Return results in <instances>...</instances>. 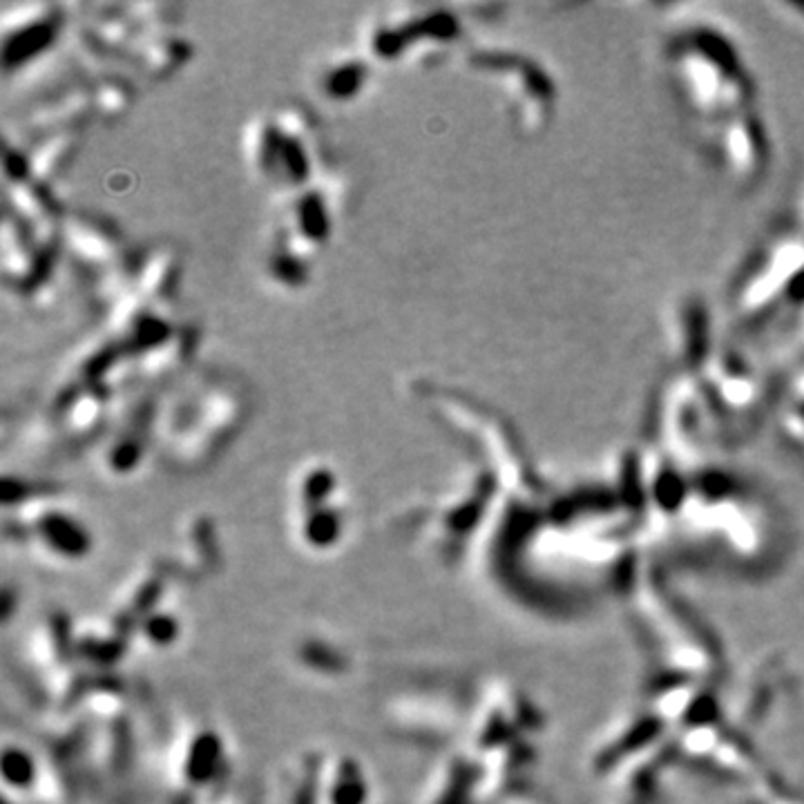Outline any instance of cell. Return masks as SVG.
<instances>
[{
    "label": "cell",
    "instance_id": "1",
    "mask_svg": "<svg viewBox=\"0 0 804 804\" xmlns=\"http://www.w3.org/2000/svg\"><path fill=\"white\" fill-rule=\"evenodd\" d=\"M251 411V396L240 378L222 369L182 375L164 392L156 431L179 445H215L231 439Z\"/></svg>",
    "mask_w": 804,
    "mask_h": 804
},
{
    "label": "cell",
    "instance_id": "2",
    "mask_svg": "<svg viewBox=\"0 0 804 804\" xmlns=\"http://www.w3.org/2000/svg\"><path fill=\"white\" fill-rule=\"evenodd\" d=\"M244 156L251 175L275 194L302 188L329 170L316 118L298 103L255 117L246 128Z\"/></svg>",
    "mask_w": 804,
    "mask_h": 804
},
{
    "label": "cell",
    "instance_id": "3",
    "mask_svg": "<svg viewBox=\"0 0 804 804\" xmlns=\"http://www.w3.org/2000/svg\"><path fill=\"white\" fill-rule=\"evenodd\" d=\"M670 68L691 110L715 117L753 108V83L742 70L735 43L711 30L684 32L670 47Z\"/></svg>",
    "mask_w": 804,
    "mask_h": 804
},
{
    "label": "cell",
    "instance_id": "4",
    "mask_svg": "<svg viewBox=\"0 0 804 804\" xmlns=\"http://www.w3.org/2000/svg\"><path fill=\"white\" fill-rule=\"evenodd\" d=\"M463 36V23L442 5H396L378 9L363 25V52L371 63L434 65Z\"/></svg>",
    "mask_w": 804,
    "mask_h": 804
},
{
    "label": "cell",
    "instance_id": "5",
    "mask_svg": "<svg viewBox=\"0 0 804 804\" xmlns=\"http://www.w3.org/2000/svg\"><path fill=\"white\" fill-rule=\"evenodd\" d=\"M61 253L68 257L85 295L101 313L121 298L139 260L112 222L80 211L65 215Z\"/></svg>",
    "mask_w": 804,
    "mask_h": 804
},
{
    "label": "cell",
    "instance_id": "6",
    "mask_svg": "<svg viewBox=\"0 0 804 804\" xmlns=\"http://www.w3.org/2000/svg\"><path fill=\"white\" fill-rule=\"evenodd\" d=\"M468 61L469 68L476 72L497 76L498 83H503L506 97L510 99L521 128L534 132L544 126L552 106V92L545 76L532 61L512 52L487 50V47L469 52Z\"/></svg>",
    "mask_w": 804,
    "mask_h": 804
},
{
    "label": "cell",
    "instance_id": "7",
    "mask_svg": "<svg viewBox=\"0 0 804 804\" xmlns=\"http://www.w3.org/2000/svg\"><path fill=\"white\" fill-rule=\"evenodd\" d=\"M68 7L63 5H16L3 16V70L23 74L41 63L68 30Z\"/></svg>",
    "mask_w": 804,
    "mask_h": 804
},
{
    "label": "cell",
    "instance_id": "8",
    "mask_svg": "<svg viewBox=\"0 0 804 804\" xmlns=\"http://www.w3.org/2000/svg\"><path fill=\"white\" fill-rule=\"evenodd\" d=\"M369 63L363 52H340L329 56L313 74L316 92L329 103H351L363 94L369 80Z\"/></svg>",
    "mask_w": 804,
    "mask_h": 804
},
{
    "label": "cell",
    "instance_id": "9",
    "mask_svg": "<svg viewBox=\"0 0 804 804\" xmlns=\"http://www.w3.org/2000/svg\"><path fill=\"white\" fill-rule=\"evenodd\" d=\"M193 56V45L182 36L173 34L170 27L146 32L132 50L130 61L141 72L152 79H166L182 70Z\"/></svg>",
    "mask_w": 804,
    "mask_h": 804
},
{
    "label": "cell",
    "instance_id": "10",
    "mask_svg": "<svg viewBox=\"0 0 804 804\" xmlns=\"http://www.w3.org/2000/svg\"><path fill=\"white\" fill-rule=\"evenodd\" d=\"M90 92H92L94 114L101 118H118L128 112L132 103V85L110 72L94 76Z\"/></svg>",
    "mask_w": 804,
    "mask_h": 804
}]
</instances>
